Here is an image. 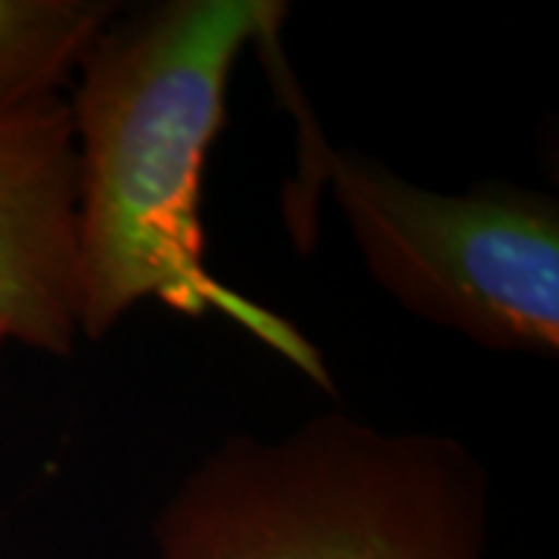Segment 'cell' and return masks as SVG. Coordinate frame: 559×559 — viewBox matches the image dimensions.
<instances>
[{
    "instance_id": "6da1fadb",
    "label": "cell",
    "mask_w": 559,
    "mask_h": 559,
    "mask_svg": "<svg viewBox=\"0 0 559 559\" xmlns=\"http://www.w3.org/2000/svg\"><path fill=\"white\" fill-rule=\"evenodd\" d=\"M283 0H156L116 10L81 57L69 103L75 138V318L103 342L143 301L224 318L336 392L330 367L277 311L212 271L202 187L227 124L230 79L249 47L283 32Z\"/></svg>"
},
{
    "instance_id": "7a4b0ae2",
    "label": "cell",
    "mask_w": 559,
    "mask_h": 559,
    "mask_svg": "<svg viewBox=\"0 0 559 559\" xmlns=\"http://www.w3.org/2000/svg\"><path fill=\"white\" fill-rule=\"evenodd\" d=\"M488 538L491 476L466 441L326 411L197 460L138 559H488Z\"/></svg>"
},
{
    "instance_id": "3957f363",
    "label": "cell",
    "mask_w": 559,
    "mask_h": 559,
    "mask_svg": "<svg viewBox=\"0 0 559 559\" xmlns=\"http://www.w3.org/2000/svg\"><path fill=\"white\" fill-rule=\"evenodd\" d=\"M259 53L299 124L289 221L326 183L367 274L407 314L485 352L557 358V197L513 180L432 190L373 156L333 146L286 66L280 35L261 40Z\"/></svg>"
},
{
    "instance_id": "277c9868",
    "label": "cell",
    "mask_w": 559,
    "mask_h": 559,
    "mask_svg": "<svg viewBox=\"0 0 559 559\" xmlns=\"http://www.w3.org/2000/svg\"><path fill=\"white\" fill-rule=\"evenodd\" d=\"M0 340L60 360L81 345L66 97L0 119Z\"/></svg>"
},
{
    "instance_id": "5b68a950",
    "label": "cell",
    "mask_w": 559,
    "mask_h": 559,
    "mask_svg": "<svg viewBox=\"0 0 559 559\" xmlns=\"http://www.w3.org/2000/svg\"><path fill=\"white\" fill-rule=\"evenodd\" d=\"M112 0H0V119L66 97Z\"/></svg>"
},
{
    "instance_id": "8992f818",
    "label": "cell",
    "mask_w": 559,
    "mask_h": 559,
    "mask_svg": "<svg viewBox=\"0 0 559 559\" xmlns=\"http://www.w3.org/2000/svg\"><path fill=\"white\" fill-rule=\"evenodd\" d=\"M3 348H7V342H3V340H0V352H3Z\"/></svg>"
}]
</instances>
